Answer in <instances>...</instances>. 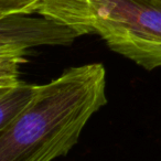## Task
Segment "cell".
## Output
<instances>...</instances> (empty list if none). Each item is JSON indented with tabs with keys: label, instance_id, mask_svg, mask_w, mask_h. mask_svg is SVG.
Segmentation results:
<instances>
[{
	"label": "cell",
	"instance_id": "cell-1",
	"mask_svg": "<svg viewBox=\"0 0 161 161\" xmlns=\"http://www.w3.org/2000/svg\"><path fill=\"white\" fill-rule=\"evenodd\" d=\"M106 103L102 63L69 67L38 85L27 109L0 130V161H53L65 156Z\"/></svg>",
	"mask_w": 161,
	"mask_h": 161
},
{
	"label": "cell",
	"instance_id": "cell-3",
	"mask_svg": "<svg viewBox=\"0 0 161 161\" xmlns=\"http://www.w3.org/2000/svg\"><path fill=\"white\" fill-rule=\"evenodd\" d=\"M80 36L76 30L49 17L11 14L0 18V54L25 56L39 45H65Z\"/></svg>",
	"mask_w": 161,
	"mask_h": 161
},
{
	"label": "cell",
	"instance_id": "cell-5",
	"mask_svg": "<svg viewBox=\"0 0 161 161\" xmlns=\"http://www.w3.org/2000/svg\"><path fill=\"white\" fill-rule=\"evenodd\" d=\"M43 0H0V18L11 14H36Z\"/></svg>",
	"mask_w": 161,
	"mask_h": 161
},
{
	"label": "cell",
	"instance_id": "cell-4",
	"mask_svg": "<svg viewBox=\"0 0 161 161\" xmlns=\"http://www.w3.org/2000/svg\"><path fill=\"white\" fill-rule=\"evenodd\" d=\"M36 90L38 85L21 80L14 87L0 91V130L8 127L27 109Z\"/></svg>",
	"mask_w": 161,
	"mask_h": 161
},
{
	"label": "cell",
	"instance_id": "cell-2",
	"mask_svg": "<svg viewBox=\"0 0 161 161\" xmlns=\"http://www.w3.org/2000/svg\"><path fill=\"white\" fill-rule=\"evenodd\" d=\"M36 14L96 33L146 69L161 66V0H43Z\"/></svg>",
	"mask_w": 161,
	"mask_h": 161
}]
</instances>
